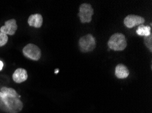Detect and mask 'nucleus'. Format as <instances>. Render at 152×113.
I'll use <instances>...</instances> for the list:
<instances>
[{"label": "nucleus", "instance_id": "1", "mask_svg": "<svg viewBox=\"0 0 152 113\" xmlns=\"http://www.w3.org/2000/svg\"><path fill=\"white\" fill-rule=\"evenodd\" d=\"M23 108V104L15 89L3 87L0 89V110L6 113H18Z\"/></svg>", "mask_w": 152, "mask_h": 113}, {"label": "nucleus", "instance_id": "2", "mask_svg": "<svg viewBox=\"0 0 152 113\" xmlns=\"http://www.w3.org/2000/svg\"><path fill=\"white\" fill-rule=\"evenodd\" d=\"M108 46L114 51H123L127 47V40L125 35L119 33L113 34L108 41Z\"/></svg>", "mask_w": 152, "mask_h": 113}, {"label": "nucleus", "instance_id": "3", "mask_svg": "<svg viewBox=\"0 0 152 113\" xmlns=\"http://www.w3.org/2000/svg\"><path fill=\"white\" fill-rule=\"evenodd\" d=\"M79 48L82 52H89L93 51L96 47V41L91 34H87L80 38Z\"/></svg>", "mask_w": 152, "mask_h": 113}, {"label": "nucleus", "instance_id": "4", "mask_svg": "<svg viewBox=\"0 0 152 113\" xmlns=\"http://www.w3.org/2000/svg\"><path fill=\"white\" fill-rule=\"evenodd\" d=\"M94 15V9L89 4H82L79 7V17L82 23H89L91 21L92 16Z\"/></svg>", "mask_w": 152, "mask_h": 113}, {"label": "nucleus", "instance_id": "5", "mask_svg": "<svg viewBox=\"0 0 152 113\" xmlns=\"http://www.w3.org/2000/svg\"><path fill=\"white\" fill-rule=\"evenodd\" d=\"M23 54L27 58L38 61L41 57V50L36 45L29 43L23 49Z\"/></svg>", "mask_w": 152, "mask_h": 113}, {"label": "nucleus", "instance_id": "6", "mask_svg": "<svg viewBox=\"0 0 152 113\" xmlns=\"http://www.w3.org/2000/svg\"><path fill=\"white\" fill-rule=\"evenodd\" d=\"M145 21L144 18L134 14H130L124 18V25L128 29H132L138 25L142 24Z\"/></svg>", "mask_w": 152, "mask_h": 113}, {"label": "nucleus", "instance_id": "7", "mask_svg": "<svg viewBox=\"0 0 152 113\" xmlns=\"http://www.w3.org/2000/svg\"><path fill=\"white\" fill-rule=\"evenodd\" d=\"M18 29L17 20L15 19H10L5 22V24L0 28V32L4 34L14 35Z\"/></svg>", "mask_w": 152, "mask_h": 113}, {"label": "nucleus", "instance_id": "8", "mask_svg": "<svg viewBox=\"0 0 152 113\" xmlns=\"http://www.w3.org/2000/svg\"><path fill=\"white\" fill-rule=\"evenodd\" d=\"M27 78H28V75H27V71L22 68H17L12 75L14 81L17 83H21L25 81Z\"/></svg>", "mask_w": 152, "mask_h": 113}, {"label": "nucleus", "instance_id": "9", "mask_svg": "<svg viewBox=\"0 0 152 113\" xmlns=\"http://www.w3.org/2000/svg\"><path fill=\"white\" fill-rule=\"evenodd\" d=\"M27 22L30 27L40 28L43 23V18L40 14H34L29 16Z\"/></svg>", "mask_w": 152, "mask_h": 113}, {"label": "nucleus", "instance_id": "10", "mask_svg": "<svg viewBox=\"0 0 152 113\" xmlns=\"http://www.w3.org/2000/svg\"><path fill=\"white\" fill-rule=\"evenodd\" d=\"M115 75L119 79H123L127 78L130 72H129L128 68L123 64H117L115 69Z\"/></svg>", "mask_w": 152, "mask_h": 113}, {"label": "nucleus", "instance_id": "11", "mask_svg": "<svg viewBox=\"0 0 152 113\" xmlns=\"http://www.w3.org/2000/svg\"><path fill=\"white\" fill-rule=\"evenodd\" d=\"M137 33L139 35V36H144V37H148L151 34V27L149 26H145L143 24L139 25L137 30Z\"/></svg>", "mask_w": 152, "mask_h": 113}, {"label": "nucleus", "instance_id": "12", "mask_svg": "<svg viewBox=\"0 0 152 113\" xmlns=\"http://www.w3.org/2000/svg\"><path fill=\"white\" fill-rule=\"evenodd\" d=\"M8 41V35L0 32V47L5 45Z\"/></svg>", "mask_w": 152, "mask_h": 113}, {"label": "nucleus", "instance_id": "13", "mask_svg": "<svg viewBox=\"0 0 152 113\" xmlns=\"http://www.w3.org/2000/svg\"><path fill=\"white\" fill-rule=\"evenodd\" d=\"M151 38H152V35L151 34L150 35H149L148 37H145L144 40H145V43L146 47L148 48L149 50V51L151 52L152 51V45H151Z\"/></svg>", "mask_w": 152, "mask_h": 113}, {"label": "nucleus", "instance_id": "14", "mask_svg": "<svg viewBox=\"0 0 152 113\" xmlns=\"http://www.w3.org/2000/svg\"><path fill=\"white\" fill-rule=\"evenodd\" d=\"M3 67H4V63L3 62L0 60V71H1L2 69H3Z\"/></svg>", "mask_w": 152, "mask_h": 113}, {"label": "nucleus", "instance_id": "15", "mask_svg": "<svg viewBox=\"0 0 152 113\" xmlns=\"http://www.w3.org/2000/svg\"><path fill=\"white\" fill-rule=\"evenodd\" d=\"M55 73H56V74H57V73H58V70H56V71H55Z\"/></svg>", "mask_w": 152, "mask_h": 113}]
</instances>
